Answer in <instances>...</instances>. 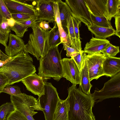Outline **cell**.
<instances>
[{
  "label": "cell",
  "instance_id": "1",
  "mask_svg": "<svg viewBox=\"0 0 120 120\" xmlns=\"http://www.w3.org/2000/svg\"><path fill=\"white\" fill-rule=\"evenodd\" d=\"M68 95L64 100L68 110V120H92V108L94 101L91 95L73 85L68 89Z\"/></svg>",
  "mask_w": 120,
  "mask_h": 120
},
{
  "label": "cell",
  "instance_id": "2",
  "mask_svg": "<svg viewBox=\"0 0 120 120\" xmlns=\"http://www.w3.org/2000/svg\"><path fill=\"white\" fill-rule=\"evenodd\" d=\"M36 71L32 58L28 53L23 51L15 56L14 58L3 67L0 72L8 78L11 85L21 81Z\"/></svg>",
  "mask_w": 120,
  "mask_h": 120
},
{
  "label": "cell",
  "instance_id": "3",
  "mask_svg": "<svg viewBox=\"0 0 120 120\" xmlns=\"http://www.w3.org/2000/svg\"><path fill=\"white\" fill-rule=\"evenodd\" d=\"M58 46L50 49L40 59L38 74L43 80L52 78L58 81L63 77L62 59Z\"/></svg>",
  "mask_w": 120,
  "mask_h": 120
},
{
  "label": "cell",
  "instance_id": "4",
  "mask_svg": "<svg viewBox=\"0 0 120 120\" xmlns=\"http://www.w3.org/2000/svg\"><path fill=\"white\" fill-rule=\"evenodd\" d=\"M36 21L31 27L32 31L30 34L27 43L25 45L24 51L29 53L38 60L44 56L48 51L46 41L50 30H43Z\"/></svg>",
  "mask_w": 120,
  "mask_h": 120
},
{
  "label": "cell",
  "instance_id": "5",
  "mask_svg": "<svg viewBox=\"0 0 120 120\" xmlns=\"http://www.w3.org/2000/svg\"><path fill=\"white\" fill-rule=\"evenodd\" d=\"M43 94L38 97V102L45 120H53L54 112L60 99L56 89L50 82H45Z\"/></svg>",
  "mask_w": 120,
  "mask_h": 120
},
{
  "label": "cell",
  "instance_id": "6",
  "mask_svg": "<svg viewBox=\"0 0 120 120\" xmlns=\"http://www.w3.org/2000/svg\"><path fill=\"white\" fill-rule=\"evenodd\" d=\"M25 96L26 98L23 101L17 95H11V102L15 109L24 115L28 120H35L33 116L38 112L34 110L41 111L38 100L25 94Z\"/></svg>",
  "mask_w": 120,
  "mask_h": 120
},
{
  "label": "cell",
  "instance_id": "7",
  "mask_svg": "<svg viewBox=\"0 0 120 120\" xmlns=\"http://www.w3.org/2000/svg\"><path fill=\"white\" fill-rule=\"evenodd\" d=\"M91 95L96 103L106 99L120 98V72L111 77L101 90H95Z\"/></svg>",
  "mask_w": 120,
  "mask_h": 120
},
{
  "label": "cell",
  "instance_id": "8",
  "mask_svg": "<svg viewBox=\"0 0 120 120\" xmlns=\"http://www.w3.org/2000/svg\"><path fill=\"white\" fill-rule=\"evenodd\" d=\"M72 12V17L87 27L92 24L90 14L84 0H66Z\"/></svg>",
  "mask_w": 120,
  "mask_h": 120
},
{
  "label": "cell",
  "instance_id": "9",
  "mask_svg": "<svg viewBox=\"0 0 120 120\" xmlns=\"http://www.w3.org/2000/svg\"><path fill=\"white\" fill-rule=\"evenodd\" d=\"M106 57L104 54L101 53L86 55L90 81L94 79L97 80L101 77L105 75L102 65Z\"/></svg>",
  "mask_w": 120,
  "mask_h": 120
},
{
  "label": "cell",
  "instance_id": "10",
  "mask_svg": "<svg viewBox=\"0 0 120 120\" xmlns=\"http://www.w3.org/2000/svg\"><path fill=\"white\" fill-rule=\"evenodd\" d=\"M54 0H38L33 2L37 11L36 21L45 20L53 23L55 21L53 8Z\"/></svg>",
  "mask_w": 120,
  "mask_h": 120
},
{
  "label": "cell",
  "instance_id": "11",
  "mask_svg": "<svg viewBox=\"0 0 120 120\" xmlns=\"http://www.w3.org/2000/svg\"><path fill=\"white\" fill-rule=\"evenodd\" d=\"M63 77L76 85L81 83V72L73 59L64 58L62 59Z\"/></svg>",
  "mask_w": 120,
  "mask_h": 120
},
{
  "label": "cell",
  "instance_id": "12",
  "mask_svg": "<svg viewBox=\"0 0 120 120\" xmlns=\"http://www.w3.org/2000/svg\"><path fill=\"white\" fill-rule=\"evenodd\" d=\"M4 2L11 14L22 13L37 17V11L33 5L21 0H3Z\"/></svg>",
  "mask_w": 120,
  "mask_h": 120
},
{
  "label": "cell",
  "instance_id": "13",
  "mask_svg": "<svg viewBox=\"0 0 120 120\" xmlns=\"http://www.w3.org/2000/svg\"><path fill=\"white\" fill-rule=\"evenodd\" d=\"M28 90L38 97L42 94L44 89L43 79L35 73L26 77L22 81Z\"/></svg>",
  "mask_w": 120,
  "mask_h": 120
},
{
  "label": "cell",
  "instance_id": "14",
  "mask_svg": "<svg viewBox=\"0 0 120 120\" xmlns=\"http://www.w3.org/2000/svg\"><path fill=\"white\" fill-rule=\"evenodd\" d=\"M84 0L90 14L107 18L106 0Z\"/></svg>",
  "mask_w": 120,
  "mask_h": 120
},
{
  "label": "cell",
  "instance_id": "15",
  "mask_svg": "<svg viewBox=\"0 0 120 120\" xmlns=\"http://www.w3.org/2000/svg\"><path fill=\"white\" fill-rule=\"evenodd\" d=\"M9 38L8 45L5 49V52L7 55L9 57H12L24 51L25 44L22 39L11 34H9Z\"/></svg>",
  "mask_w": 120,
  "mask_h": 120
},
{
  "label": "cell",
  "instance_id": "16",
  "mask_svg": "<svg viewBox=\"0 0 120 120\" xmlns=\"http://www.w3.org/2000/svg\"><path fill=\"white\" fill-rule=\"evenodd\" d=\"M110 43L107 39L93 37L86 44L84 51L89 55L101 53Z\"/></svg>",
  "mask_w": 120,
  "mask_h": 120
},
{
  "label": "cell",
  "instance_id": "17",
  "mask_svg": "<svg viewBox=\"0 0 120 120\" xmlns=\"http://www.w3.org/2000/svg\"><path fill=\"white\" fill-rule=\"evenodd\" d=\"M104 75L112 77L120 71V58L116 57H106L102 65Z\"/></svg>",
  "mask_w": 120,
  "mask_h": 120
},
{
  "label": "cell",
  "instance_id": "18",
  "mask_svg": "<svg viewBox=\"0 0 120 120\" xmlns=\"http://www.w3.org/2000/svg\"><path fill=\"white\" fill-rule=\"evenodd\" d=\"M86 56L81 72V83L79 86L84 93L86 94L89 95L91 94L90 90L92 85L90 83L89 79Z\"/></svg>",
  "mask_w": 120,
  "mask_h": 120
},
{
  "label": "cell",
  "instance_id": "19",
  "mask_svg": "<svg viewBox=\"0 0 120 120\" xmlns=\"http://www.w3.org/2000/svg\"><path fill=\"white\" fill-rule=\"evenodd\" d=\"M89 30L94 35L95 38L106 39L115 35L116 30L113 28L98 26L92 24L87 27Z\"/></svg>",
  "mask_w": 120,
  "mask_h": 120
},
{
  "label": "cell",
  "instance_id": "20",
  "mask_svg": "<svg viewBox=\"0 0 120 120\" xmlns=\"http://www.w3.org/2000/svg\"><path fill=\"white\" fill-rule=\"evenodd\" d=\"M50 32L47 39L46 45L48 51L51 48L61 44L59 32L56 22Z\"/></svg>",
  "mask_w": 120,
  "mask_h": 120
},
{
  "label": "cell",
  "instance_id": "21",
  "mask_svg": "<svg viewBox=\"0 0 120 120\" xmlns=\"http://www.w3.org/2000/svg\"><path fill=\"white\" fill-rule=\"evenodd\" d=\"M60 19L63 28L67 26L68 18L72 16V12L70 8L65 2L61 0H57Z\"/></svg>",
  "mask_w": 120,
  "mask_h": 120
},
{
  "label": "cell",
  "instance_id": "22",
  "mask_svg": "<svg viewBox=\"0 0 120 120\" xmlns=\"http://www.w3.org/2000/svg\"><path fill=\"white\" fill-rule=\"evenodd\" d=\"M68 36L70 41L71 47L74 48L78 52L82 50L81 45L77 43L75 38L73 23L72 16L68 18L67 20V26Z\"/></svg>",
  "mask_w": 120,
  "mask_h": 120
},
{
  "label": "cell",
  "instance_id": "23",
  "mask_svg": "<svg viewBox=\"0 0 120 120\" xmlns=\"http://www.w3.org/2000/svg\"><path fill=\"white\" fill-rule=\"evenodd\" d=\"M107 19L110 21L112 18L120 14V0H106Z\"/></svg>",
  "mask_w": 120,
  "mask_h": 120
},
{
  "label": "cell",
  "instance_id": "24",
  "mask_svg": "<svg viewBox=\"0 0 120 120\" xmlns=\"http://www.w3.org/2000/svg\"><path fill=\"white\" fill-rule=\"evenodd\" d=\"M53 120H68V110L64 100H59L54 115Z\"/></svg>",
  "mask_w": 120,
  "mask_h": 120
},
{
  "label": "cell",
  "instance_id": "25",
  "mask_svg": "<svg viewBox=\"0 0 120 120\" xmlns=\"http://www.w3.org/2000/svg\"><path fill=\"white\" fill-rule=\"evenodd\" d=\"M11 102H7L0 106V120H7L11 114L15 110Z\"/></svg>",
  "mask_w": 120,
  "mask_h": 120
},
{
  "label": "cell",
  "instance_id": "26",
  "mask_svg": "<svg viewBox=\"0 0 120 120\" xmlns=\"http://www.w3.org/2000/svg\"><path fill=\"white\" fill-rule=\"evenodd\" d=\"M92 24L98 26L109 28H113L110 21L105 17L95 16L90 14Z\"/></svg>",
  "mask_w": 120,
  "mask_h": 120
},
{
  "label": "cell",
  "instance_id": "27",
  "mask_svg": "<svg viewBox=\"0 0 120 120\" xmlns=\"http://www.w3.org/2000/svg\"><path fill=\"white\" fill-rule=\"evenodd\" d=\"M11 14L6 6L3 0H0V24L7 19L12 18Z\"/></svg>",
  "mask_w": 120,
  "mask_h": 120
},
{
  "label": "cell",
  "instance_id": "28",
  "mask_svg": "<svg viewBox=\"0 0 120 120\" xmlns=\"http://www.w3.org/2000/svg\"><path fill=\"white\" fill-rule=\"evenodd\" d=\"M86 55L84 50H82L74 56L71 57L75 61L81 72Z\"/></svg>",
  "mask_w": 120,
  "mask_h": 120
},
{
  "label": "cell",
  "instance_id": "29",
  "mask_svg": "<svg viewBox=\"0 0 120 120\" xmlns=\"http://www.w3.org/2000/svg\"><path fill=\"white\" fill-rule=\"evenodd\" d=\"M119 52V46L113 45L110 43L101 53L107 57H114Z\"/></svg>",
  "mask_w": 120,
  "mask_h": 120
},
{
  "label": "cell",
  "instance_id": "30",
  "mask_svg": "<svg viewBox=\"0 0 120 120\" xmlns=\"http://www.w3.org/2000/svg\"><path fill=\"white\" fill-rule=\"evenodd\" d=\"M15 21V24L11 30L15 32L16 35L21 38H22L25 32L28 31V28Z\"/></svg>",
  "mask_w": 120,
  "mask_h": 120
},
{
  "label": "cell",
  "instance_id": "31",
  "mask_svg": "<svg viewBox=\"0 0 120 120\" xmlns=\"http://www.w3.org/2000/svg\"><path fill=\"white\" fill-rule=\"evenodd\" d=\"M3 92L7 93L11 96L16 95L22 93L20 87L17 86L7 85L4 88Z\"/></svg>",
  "mask_w": 120,
  "mask_h": 120
},
{
  "label": "cell",
  "instance_id": "32",
  "mask_svg": "<svg viewBox=\"0 0 120 120\" xmlns=\"http://www.w3.org/2000/svg\"><path fill=\"white\" fill-rule=\"evenodd\" d=\"M58 27L60 34L61 44H64L70 46L71 44L68 34L62 26Z\"/></svg>",
  "mask_w": 120,
  "mask_h": 120
},
{
  "label": "cell",
  "instance_id": "33",
  "mask_svg": "<svg viewBox=\"0 0 120 120\" xmlns=\"http://www.w3.org/2000/svg\"><path fill=\"white\" fill-rule=\"evenodd\" d=\"M74 29L76 40L78 43L81 45V42L80 38L79 25L81 22L72 17Z\"/></svg>",
  "mask_w": 120,
  "mask_h": 120
},
{
  "label": "cell",
  "instance_id": "34",
  "mask_svg": "<svg viewBox=\"0 0 120 120\" xmlns=\"http://www.w3.org/2000/svg\"><path fill=\"white\" fill-rule=\"evenodd\" d=\"M11 15L12 18L15 21H17L28 19L36 17L28 14L22 13L12 14H11Z\"/></svg>",
  "mask_w": 120,
  "mask_h": 120
},
{
  "label": "cell",
  "instance_id": "35",
  "mask_svg": "<svg viewBox=\"0 0 120 120\" xmlns=\"http://www.w3.org/2000/svg\"><path fill=\"white\" fill-rule=\"evenodd\" d=\"M7 120H28L22 113L16 109L9 116Z\"/></svg>",
  "mask_w": 120,
  "mask_h": 120
},
{
  "label": "cell",
  "instance_id": "36",
  "mask_svg": "<svg viewBox=\"0 0 120 120\" xmlns=\"http://www.w3.org/2000/svg\"><path fill=\"white\" fill-rule=\"evenodd\" d=\"M53 8L55 22H56L58 27L62 26L60 18L58 3L56 0H55L54 3Z\"/></svg>",
  "mask_w": 120,
  "mask_h": 120
},
{
  "label": "cell",
  "instance_id": "37",
  "mask_svg": "<svg viewBox=\"0 0 120 120\" xmlns=\"http://www.w3.org/2000/svg\"><path fill=\"white\" fill-rule=\"evenodd\" d=\"M7 77L2 72H0V94L3 92L6 86L9 83Z\"/></svg>",
  "mask_w": 120,
  "mask_h": 120
},
{
  "label": "cell",
  "instance_id": "38",
  "mask_svg": "<svg viewBox=\"0 0 120 120\" xmlns=\"http://www.w3.org/2000/svg\"><path fill=\"white\" fill-rule=\"evenodd\" d=\"M15 56L11 57L8 56L2 51L0 54V67L4 65L12 60Z\"/></svg>",
  "mask_w": 120,
  "mask_h": 120
},
{
  "label": "cell",
  "instance_id": "39",
  "mask_svg": "<svg viewBox=\"0 0 120 120\" xmlns=\"http://www.w3.org/2000/svg\"><path fill=\"white\" fill-rule=\"evenodd\" d=\"M11 28L8 25L7 21L2 22L0 24V31L6 34H9Z\"/></svg>",
  "mask_w": 120,
  "mask_h": 120
},
{
  "label": "cell",
  "instance_id": "40",
  "mask_svg": "<svg viewBox=\"0 0 120 120\" xmlns=\"http://www.w3.org/2000/svg\"><path fill=\"white\" fill-rule=\"evenodd\" d=\"M62 44L63 45L64 49L66 50V55L67 57H71L79 53L77 52L76 50L73 48L65 44Z\"/></svg>",
  "mask_w": 120,
  "mask_h": 120
},
{
  "label": "cell",
  "instance_id": "41",
  "mask_svg": "<svg viewBox=\"0 0 120 120\" xmlns=\"http://www.w3.org/2000/svg\"><path fill=\"white\" fill-rule=\"evenodd\" d=\"M15 21L28 28L31 27L35 22L36 21V17H34L28 19L19 21Z\"/></svg>",
  "mask_w": 120,
  "mask_h": 120
},
{
  "label": "cell",
  "instance_id": "42",
  "mask_svg": "<svg viewBox=\"0 0 120 120\" xmlns=\"http://www.w3.org/2000/svg\"><path fill=\"white\" fill-rule=\"evenodd\" d=\"M115 19V26L116 29L115 35L120 38V14L116 15Z\"/></svg>",
  "mask_w": 120,
  "mask_h": 120
},
{
  "label": "cell",
  "instance_id": "43",
  "mask_svg": "<svg viewBox=\"0 0 120 120\" xmlns=\"http://www.w3.org/2000/svg\"><path fill=\"white\" fill-rule=\"evenodd\" d=\"M9 35L5 34L0 31V43L4 45L5 48L7 46V43L8 41Z\"/></svg>",
  "mask_w": 120,
  "mask_h": 120
},
{
  "label": "cell",
  "instance_id": "44",
  "mask_svg": "<svg viewBox=\"0 0 120 120\" xmlns=\"http://www.w3.org/2000/svg\"><path fill=\"white\" fill-rule=\"evenodd\" d=\"M49 22L45 21H42L39 22L38 24L39 26L43 30L47 31L52 29L50 26L49 24Z\"/></svg>",
  "mask_w": 120,
  "mask_h": 120
},
{
  "label": "cell",
  "instance_id": "45",
  "mask_svg": "<svg viewBox=\"0 0 120 120\" xmlns=\"http://www.w3.org/2000/svg\"><path fill=\"white\" fill-rule=\"evenodd\" d=\"M7 22L8 25L11 28L13 27L15 23V21L12 18L7 19Z\"/></svg>",
  "mask_w": 120,
  "mask_h": 120
},
{
  "label": "cell",
  "instance_id": "46",
  "mask_svg": "<svg viewBox=\"0 0 120 120\" xmlns=\"http://www.w3.org/2000/svg\"><path fill=\"white\" fill-rule=\"evenodd\" d=\"M92 120H96L95 116L93 113L92 114Z\"/></svg>",
  "mask_w": 120,
  "mask_h": 120
},
{
  "label": "cell",
  "instance_id": "47",
  "mask_svg": "<svg viewBox=\"0 0 120 120\" xmlns=\"http://www.w3.org/2000/svg\"><path fill=\"white\" fill-rule=\"evenodd\" d=\"M2 52V51L0 49V54L1 53V52Z\"/></svg>",
  "mask_w": 120,
  "mask_h": 120
}]
</instances>
